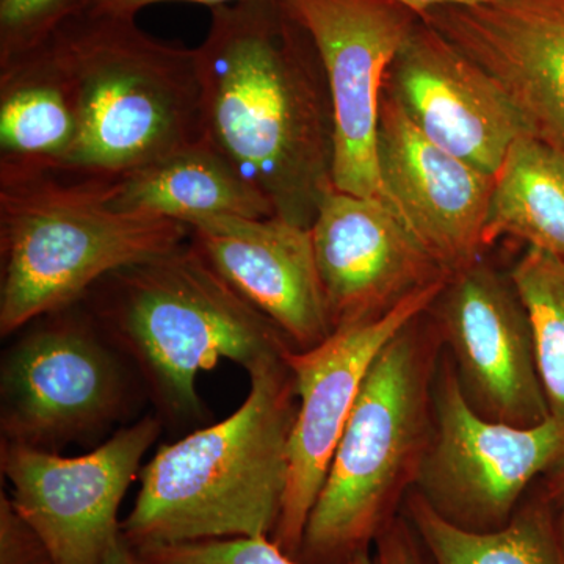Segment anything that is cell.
<instances>
[{"label":"cell","instance_id":"1","mask_svg":"<svg viewBox=\"0 0 564 564\" xmlns=\"http://www.w3.org/2000/svg\"><path fill=\"white\" fill-rule=\"evenodd\" d=\"M196 50L203 139L265 196L311 228L333 185V109L317 52L282 0L212 9Z\"/></svg>","mask_w":564,"mask_h":564},{"label":"cell","instance_id":"2","mask_svg":"<svg viewBox=\"0 0 564 564\" xmlns=\"http://www.w3.org/2000/svg\"><path fill=\"white\" fill-rule=\"evenodd\" d=\"M80 304L139 375L163 425H207L199 372L226 359L251 373L295 348L188 240L107 274Z\"/></svg>","mask_w":564,"mask_h":564},{"label":"cell","instance_id":"3","mask_svg":"<svg viewBox=\"0 0 564 564\" xmlns=\"http://www.w3.org/2000/svg\"><path fill=\"white\" fill-rule=\"evenodd\" d=\"M248 375L250 392L239 410L161 445L141 467L140 491L121 522L131 547L273 536L299 399L284 358Z\"/></svg>","mask_w":564,"mask_h":564},{"label":"cell","instance_id":"4","mask_svg":"<svg viewBox=\"0 0 564 564\" xmlns=\"http://www.w3.org/2000/svg\"><path fill=\"white\" fill-rule=\"evenodd\" d=\"M47 43L79 118L74 150L54 174L111 182L203 139L196 50L87 11Z\"/></svg>","mask_w":564,"mask_h":564},{"label":"cell","instance_id":"5","mask_svg":"<svg viewBox=\"0 0 564 564\" xmlns=\"http://www.w3.org/2000/svg\"><path fill=\"white\" fill-rule=\"evenodd\" d=\"M421 321L404 326L367 373L307 519L300 564L355 563L414 488L432 436L441 351L436 329Z\"/></svg>","mask_w":564,"mask_h":564},{"label":"cell","instance_id":"6","mask_svg":"<svg viewBox=\"0 0 564 564\" xmlns=\"http://www.w3.org/2000/svg\"><path fill=\"white\" fill-rule=\"evenodd\" d=\"M106 185L54 173L0 181L3 339L80 303L115 270L187 242V225L115 210Z\"/></svg>","mask_w":564,"mask_h":564},{"label":"cell","instance_id":"7","mask_svg":"<svg viewBox=\"0 0 564 564\" xmlns=\"http://www.w3.org/2000/svg\"><path fill=\"white\" fill-rule=\"evenodd\" d=\"M13 336L0 359L2 443L58 454L131 423L148 402L139 375L80 303Z\"/></svg>","mask_w":564,"mask_h":564},{"label":"cell","instance_id":"8","mask_svg":"<svg viewBox=\"0 0 564 564\" xmlns=\"http://www.w3.org/2000/svg\"><path fill=\"white\" fill-rule=\"evenodd\" d=\"M564 456V426L554 417L534 426L491 421L464 397L451 358L437 364L433 429L413 491L445 521L494 532L513 518L538 475Z\"/></svg>","mask_w":564,"mask_h":564},{"label":"cell","instance_id":"9","mask_svg":"<svg viewBox=\"0 0 564 564\" xmlns=\"http://www.w3.org/2000/svg\"><path fill=\"white\" fill-rule=\"evenodd\" d=\"M162 429L158 414L141 415L90 454L69 458L0 441V469L11 500L47 545L54 564H102L121 534L122 499Z\"/></svg>","mask_w":564,"mask_h":564},{"label":"cell","instance_id":"10","mask_svg":"<svg viewBox=\"0 0 564 564\" xmlns=\"http://www.w3.org/2000/svg\"><path fill=\"white\" fill-rule=\"evenodd\" d=\"M313 41L333 109V185L384 199L378 129L386 79L421 18L392 0H282Z\"/></svg>","mask_w":564,"mask_h":564},{"label":"cell","instance_id":"11","mask_svg":"<svg viewBox=\"0 0 564 564\" xmlns=\"http://www.w3.org/2000/svg\"><path fill=\"white\" fill-rule=\"evenodd\" d=\"M447 280L413 293L383 317L337 328L310 350L285 351L299 411L289 448L288 491L272 540L292 558L300 554L307 519L370 367L404 326L432 307Z\"/></svg>","mask_w":564,"mask_h":564},{"label":"cell","instance_id":"12","mask_svg":"<svg viewBox=\"0 0 564 564\" xmlns=\"http://www.w3.org/2000/svg\"><path fill=\"white\" fill-rule=\"evenodd\" d=\"M432 307L437 337L478 414L514 426L551 417L532 325L510 274L478 261L452 274Z\"/></svg>","mask_w":564,"mask_h":564},{"label":"cell","instance_id":"13","mask_svg":"<svg viewBox=\"0 0 564 564\" xmlns=\"http://www.w3.org/2000/svg\"><path fill=\"white\" fill-rule=\"evenodd\" d=\"M311 232L334 332L383 317L448 278L384 199L332 187Z\"/></svg>","mask_w":564,"mask_h":564},{"label":"cell","instance_id":"14","mask_svg":"<svg viewBox=\"0 0 564 564\" xmlns=\"http://www.w3.org/2000/svg\"><path fill=\"white\" fill-rule=\"evenodd\" d=\"M378 172L384 202L448 278L481 261L494 176L432 143L386 91Z\"/></svg>","mask_w":564,"mask_h":564},{"label":"cell","instance_id":"15","mask_svg":"<svg viewBox=\"0 0 564 564\" xmlns=\"http://www.w3.org/2000/svg\"><path fill=\"white\" fill-rule=\"evenodd\" d=\"M384 91L432 143L491 176L529 133L499 85L422 20L393 61Z\"/></svg>","mask_w":564,"mask_h":564},{"label":"cell","instance_id":"16","mask_svg":"<svg viewBox=\"0 0 564 564\" xmlns=\"http://www.w3.org/2000/svg\"><path fill=\"white\" fill-rule=\"evenodd\" d=\"M507 95L527 132L564 154V0H492L421 18Z\"/></svg>","mask_w":564,"mask_h":564},{"label":"cell","instance_id":"17","mask_svg":"<svg viewBox=\"0 0 564 564\" xmlns=\"http://www.w3.org/2000/svg\"><path fill=\"white\" fill-rule=\"evenodd\" d=\"M188 229L192 247L296 350L332 336L311 228L274 215L202 218Z\"/></svg>","mask_w":564,"mask_h":564},{"label":"cell","instance_id":"18","mask_svg":"<svg viewBox=\"0 0 564 564\" xmlns=\"http://www.w3.org/2000/svg\"><path fill=\"white\" fill-rule=\"evenodd\" d=\"M115 210L192 225L212 217H274L272 204L206 139L107 182Z\"/></svg>","mask_w":564,"mask_h":564},{"label":"cell","instance_id":"19","mask_svg":"<svg viewBox=\"0 0 564 564\" xmlns=\"http://www.w3.org/2000/svg\"><path fill=\"white\" fill-rule=\"evenodd\" d=\"M77 135L76 102L50 43L0 65V181L57 173Z\"/></svg>","mask_w":564,"mask_h":564},{"label":"cell","instance_id":"20","mask_svg":"<svg viewBox=\"0 0 564 564\" xmlns=\"http://www.w3.org/2000/svg\"><path fill=\"white\" fill-rule=\"evenodd\" d=\"M503 236L564 261V154L522 133L494 176L485 248Z\"/></svg>","mask_w":564,"mask_h":564},{"label":"cell","instance_id":"21","mask_svg":"<svg viewBox=\"0 0 564 564\" xmlns=\"http://www.w3.org/2000/svg\"><path fill=\"white\" fill-rule=\"evenodd\" d=\"M403 516L432 564H564V547L544 496L519 505L494 532H470L441 518L417 492L404 497Z\"/></svg>","mask_w":564,"mask_h":564},{"label":"cell","instance_id":"22","mask_svg":"<svg viewBox=\"0 0 564 564\" xmlns=\"http://www.w3.org/2000/svg\"><path fill=\"white\" fill-rule=\"evenodd\" d=\"M510 278L532 325L549 413L564 426V261L529 248Z\"/></svg>","mask_w":564,"mask_h":564},{"label":"cell","instance_id":"23","mask_svg":"<svg viewBox=\"0 0 564 564\" xmlns=\"http://www.w3.org/2000/svg\"><path fill=\"white\" fill-rule=\"evenodd\" d=\"M91 0H0V65L39 50Z\"/></svg>","mask_w":564,"mask_h":564},{"label":"cell","instance_id":"24","mask_svg":"<svg viewBox=\"0 0 564 564\" xmlns=\"http://www.w3.org/2000/svg\"><path fill=\"white\" fill-rule=\"evenodd\" d=\"M139 564H300L270 536L212 538L132 547Z\"/></svg>","mask_w":564,"mask_h":564},{"label":"cell","instance_id":"25","mask_svg":"<svg viewBox=\"0 0 564 564\" xmlns=\"http://www.w3.org/2000/svg\"><path fill=\"white\" fill-rule=\"evenodd\" d=\"M0 564H54L50 549L22 518L3 488L0 491Z\"/></svg>","mask_w":564,"mask_h":564},{"label":"cell","instance_id":"26","mask_svg":"<svg viewBox=\"0 0 564 564\" xmlns=\"http://www.w3.org/2000/svg\"><path fill=\"white\" fill-rule=\"evenodd\" d=\"M377 564H429L421 541L404 516H395L375 540Z\"/></svg>","mask_w":564,"mask_h":564},{"label":"cell","instance_id":"27","mask_svg":"<svg viewBox=\"0 0 564 564\" xmlns=\"http://www.w3.org/2000/svg\"><path fill=\"white\" fill-rule=\"evenodd\" d=\"M163 2L199 3V6L215 9V7L231 6V3L247 2V0H91L87 13L135 20L141 10Z\"/></svg>","mask_w":564,"mask_h":564},{"label":"cell","instance_id":"28","mask_svg":"<svg viewBox=\"0 0 564 564\" xmlns=\"http://www.w3.org/2000/svg\"><path fill=\"white\" fill-rule=\"evenodd\" d=\"M543 496L554 514L556 533L564 547V456L549 473L547 488Z\"/></svg>","mask_w":564,"mask_h":564},{"label":"cell","instance_id":"29","mask_svg":"<svg viewBox=\"0 0 564 564\" xmlns=\"http://www.w3.org/2000/svg\"><path fill=\"white\" fill-rule=\"evenodd\" d=\"M392 2L399 3L422 18L429 11L443 9V7L478 6V3L492 2V0H392Z\"/></svg>","mask_w":564,"mask_h":564},{"label":"cell","instance_id":"30","mask_svg":"<svg viewBox=\"0 0 564 564\" xmlns=\"http://www.w3.org/2000/svg\"><path fill=\"white\" fill-rule=\"evenodd\" d=\"M102 564H139L133 554L131 545L120 534L117 540L111 543L109 551L104 556Z\"/></svg>","mask_w":564,"mask_h":564},{"label":"cell","instance_id":"31","mask_svg":"<svg viewBox=\"0 0 564 564\" xmlns=\"http://www.w3.org/2000/svg\"><path fill=\"white\" fill-rule=\"evenodd\" d=\"M352 564H377V562H375V558L372 555H370L369 551L364 552V554L359 555L358 558H356L355 563Z\"/></svg>","mask_w":564,"mask_h":564}]
</instances>
